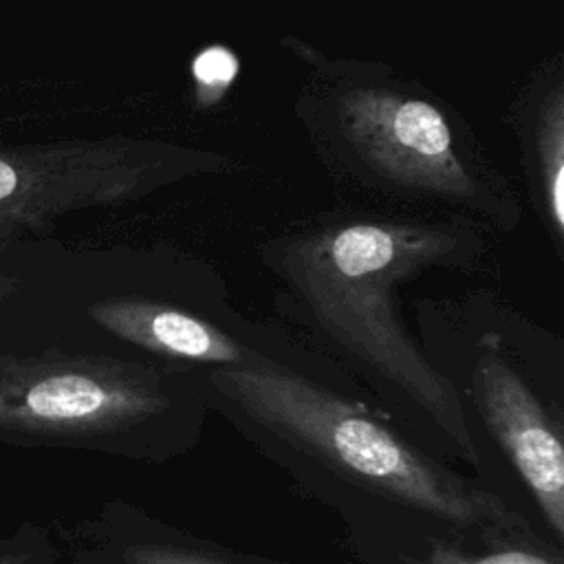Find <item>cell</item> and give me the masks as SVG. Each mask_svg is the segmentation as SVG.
<instances>
[{
  "label": "cell",
  "mask_w": 564,
  "mask_h": 564,
  "mask_svg": "<svg viewBox=\"0 0 564 564\" xmlns=\"http://www.w3.org/2000/svg\"><path fill=\"white\" fill-rule=\"evenodd\" d=\"M209 408L194 368L110 352L0 359V430L163 465L203 438Z\"/></svg>",
  "instance_id": "cell-3"
},
{
  "label": "cell",
  "mask_w": 564,
  "mask_h": 564,
  "mask_svg": "<svg viewBox=\"0 0 564 564\" xmlns=\"http://www.w3.org/2000/svg\"><path fill=\"white\" fill-rule=\"evenodd\" d=\"M225 165L214 152L128 139L0 154V218L13 209L22 220H40L79 205H119Z\"/></svg>",
  "instance_id": "cell-4"
},
{
  "label": "cell",
  "mask_w": 564,
  "mask_h": 564,
  "mask_svg": "<svg viewBox=\"0 0 564 564\" xmlns=\"http://www.w3.org/2000/svg\"><path fill=\"white\" fill-rule=\"evenodd\" d=\"M456 245L436 225L348 223L300 238L284 256V271L317 333L366 383L368 401L410 441L491 487L456 390L410 335L397 304V286Z\"/></svg>",
  "instance_id": "cell-2"
},
{
  "label": "cell",
  "mask_w": 564,
  "mask_h": 564,
  "mask_svg": "<svg viewBox=\"0 0 564 564\" xmlns=\"http://www.w3.org/2000/svg\"><path fill=\"white\" fill-rule=\"evenodd\" d=\"M88 315L104 333L143 352L156 364L205 370L275 361L315 377L297 361L260 348L256 341L167 302L148 297H110L90 304Z\"/></svg>",
  "instance_id": "cell-6"
},
{
  "label": "cell",
  "mask_w": 564,
  "mask_h": 564,
  "mask_svg": "<svg viewBox=\"0 0 564 564\" xmlns=\"http://www.w3.org/2000/svg\"><path fill=\"white\" fill-rule=\"evenodd\" d=\"M346 540L357 564H564V544L531 520L476 533L394 527Z\"/></svg>",
  "instance_id": "cell-7"
},
{
  "label": "cell",
  "mask_w": 564,
  "mask_h": 564,
  "mask_svg": "<svg viewBox=\"0 0 564 564\" xmlns=\"http://www.w3.org/2000/svg\"><path fill=\"white\" fill-rule=\"evenodd\" d=\"M0 564H29V557L24 553H4L0 555Z\"/></svg>",
  "instance_id": "cell-11"
},
{
  "label": "cell",
  "mask_w": 564,
  "mask_h": 564,
  "mask_svg": "<svg viewBox=\"0 0 564 564\" xmlns=\"http://www.w3.org/2000/svg\"><path fill=\"white\" fill-rule=\"evenodd\" d=\"M196 377L209 414L302 496L330 509L346 535L394 527L476 533L535 522L478 476L410 441L359 394L275 361L205 368Z\"/></svg>",
  "instance_id": "cell-1"
},
{
  "label": "cell",
  "mask_w": 564,
  "mask_h": 564,
  "mask_svg": "<svg viewBox=\"0 0 564 564\" xmlns=\"http://www.w3.org/2000/svg\"><path fill=\"white\" fill-rule=\"evenodd\" d=\"M82 564H295L236 549L174 524L139 505L115 500L86 529Z\"/></svg>",
  "instance_id": "cell-8"
},
{
  "label": "cell",
  "mask_w": 564,
  "mask_h": 564,
  "mask_svg": "<svg viewBox=\"0 0 564 564\" xmlns=\"http://www.w3.org/2000/svg\"><path fill=\"white\" fill-rule=\"evenodd\" d=\"M535 152L546 218L555 238H560L564 229V97L560 86L542 104Z\"/></svg>",
  "instance_id": "cell-9"
},
{
  "label": "cell",
  "mask_w": 564,
  "mask_h": 564,
  "mask_svg": "<svg viewBox=\"0 0 564 564\" xmlns=\"http://www.w3.org/2000/svg\"><path fill=\"white\" fill-rule=\"evenodd\" d=\"M192 75L200 97L207 101L218 99L236 79L238 75V59L225 46H207L203 48L192 62Z\"/></svg>",
  "instance_id": "cell-10"
},
{
  "label": "cell",
  "mask_w": 564,
  "mask_h": 564,
  "mask_svg": "<svg viewBox=\"0 0 564 564\" xmlns=\"http://www.w3.org/2000/svg\"><path fill=\"white\" fill-rule=\"evenodd\" d=\"M337 112L346 139L379 176L436 196H476L454 130L432 101L368 86L346 90Z\"/></svg>",
  "instance_id": "cell-5"
},
{
  "label": "cell",
  "mask_w": 564,
  "mask_h": 564,
  "mask_svg": "<svg viewBox=\"0 0 564 564\" xmlns=\"http://www.w3.org/2000/svg\"><path fill=\"white\" fill-rule=\"evenodd\" d=\"M2 293H4V289H0V295H2Z\"/></svg>",
  "instance_id": "cell-12"
}]
</instances>
